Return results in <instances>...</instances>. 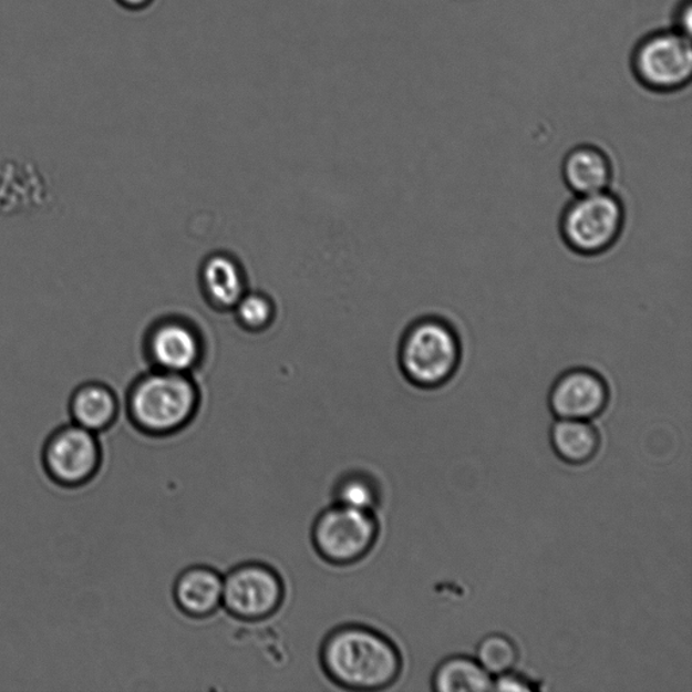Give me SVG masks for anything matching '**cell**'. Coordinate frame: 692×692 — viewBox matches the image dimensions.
<instances>
[{
	"label": "cell",
	"mask_w": 692,
	"mask_h": 692,
	"mask_svg": "<svg viewBox=\"0 0 692 692\" xmlns=\"http://www.w3.org/2000/svg\"><path fill=\"white\" fill-rule=\"evenodd\" d=\"M396 358L403 378L415 389L438 390L461 369V333L443 316H421L403 330Z\"/></svg>",
	"instance_id": "3"
},
{
	"label": "cell",
	"mask_w": 692,
	"mask_h": 692,
	"mask_svg": "<svg viewBox=\"0 0 692 692\" xmlns=\"http://www.w3.org/2000/svg\"><path fill=\"white\" fill-rule=\"evenodd\" d=\"M320 660L324 675L349 691H382L402 673L403 660L394 641L364 624H345L323 640Z\"/></svg>",
	"instance_id": "1"
},
{
	"label": "cell",
	"mask_w": 692,
	"mask_h": 692,
	"mask_svg": "<svg viewBox=\"0 0 692 692\" xmlns=\"http://www.w3.org/2000/svg\"><path fill=\"white\" fill-rule=\"evenodd\" d=\"M277 302L268 291L249 289L231 310L233 320L247 332H262L277 318Z\"/></svg>",
	"instance_id": "18"
},
{
	"label": "cell",
	"mask_w": 692,
	"mask_h": 692,
	"mask_svg": "<svg viewBox=\"0 0 692 692\" xmlns=\"http://www.w3.org/2000/svg\"><path fill=\"white\" fill-rule=\"evenodd\" d=\"M122 8L133 11H141L148 9L155 0H116Z\"/></svg>",
	"instance_id": "22"
},
{
	"label": "cell",
	"mask_w": 692,
	"mask_h": 692,
	"mask_svg": "<svg viewBox=\"0 0 692 692\" xmlns=\"http://www.w3.org/2000/svg\"><path fill=\"white\" fill-rule=\"evenodd\" d=\"M333 499L334 504L375 512L382 500L381 486L372 475L363 471H352L337 479Z\"/></svg>",
	"instance_id": "17"
},
{
	"label": "cell",
	"mask_w": 692,
	"mask_h": 692,
	"mask_svg": "<svg viewBox=\"0 0 692 692\" xmlns=\"http://www.w3.org/2000/svg\"><path fill=\"white\" fill-rule=\"evenodd\" d=\"M200 403L194 375L153 369L128 390L127 415L146 436L169 437L192 424Z\"/></svg>",
	"instance_id": "2"
},
{
	"label": "cell",
	"mask_w": 692,
	"mask_h": 692,
	"mask_svg": "<svg viewBox=\"0 0 692 692\" xmlns=\"http://www.w3.org/2000/svg\"><path fill=\"white\" fill-rule=\"evenodd\" d=\"M375 512L339 504L324 508L312 524L311 543L329 565L345 567L365 559L379 538Z\"/></svg>",
	"instance_id": "5"
},
{
	"label": "cell",
	"mask_w": 692,
	"mask_h": 692,
	"mask_svg": "<svg viewBox=\"0 0 692 692\" xmlns=\"http://www.w3.org/2000/svg\"><path fill=\"white\" fill-rule=\"evenodd\" d=\"M633 69L639 81L651 90L682 89L692 75L690 35L670 30L647 37L636 49Z\"/></svg>",
	"instance_id": "7"
},
{
	"label": "cell",
	"mask_w": 692,
	"mask_h": 692,
	"mask_svg": "<svg viewBox=\"0 0 692 692\" xmlns=\"http://www.w3.org/2000/svg\"><path fill=\"white\" fill-rule=\"evenodd\" d=\"M224 577L216 568L193 566L176 578L174 600L187 617L204 620L223 606Z\"/></svg>",
	"instance_id": "12"
},
{
	"label": "cell",
	"mask_w": 692,
	"mask_h": 692,
	"mask_svg": "<svg viewBox=\"0 0 692 692\" xmlns=\"http://www.w3.org/2000/svg\"><path fill=\"white\" fill-rule=\"evenodd\" d=\"M475 659L489 675L495 678L516 669L519 652L510 637L493 633L479 642Z\"/></svg>",
	"instance_id": "19"
},
{
	"label": "cell",
	"mask_w": 692,
	"mask_h": 692,
	"mask_svg": "<svg viewBox=\"0 0 692 692\" xmlns=\"http://www.w3.org/2000/svg\"><path fill=\"white\" fill-rule=\"evenodd\" d=\"M145 351L153 369L193 375L204 363L206 339L193 318L175 312L152 324Z\"/></svg>",
	"instance_id": "8"
},
{
	"label": "cell",
	"mask_w": 692,
	"mask_h": 692,
	"mask_svg": "<svg viewBox=\"0 0 692 692\" xmlns=\"http://www.w3.org/2000/svg\"><path fill=\"white\" fill-rule=\"evenodd\" d=\"M494 690L505 692H530L540 690V685L530 681L529 678L520 675V673L512 670L493 678V691Z\"/></svg>",
	"instance_id": "20"
},
{
	"label": "cell",
	"mask_w": 692,
	"mask_h": 692,
	"mask_svg": "<svg viewBox=\"0 0 692 692\" xmlns=\"http://www.w3.org/2000/svg\"><path fill=\"white\" fill-rule=\"evenodd\" d=\"M120 402L114 391L102 383H89L73 394L71 415L73 424L101 433L118 419Z\"/></svg>",
	"instance_id": "14"
},
{
	"label": "cell",
	"mask_w": 692,
	"mask_h": 692,
	"mask_svg": "<svg viewBox=\"0 0 692 692\" xmlns=\"http://www.w3.org/2000/svg\"><path fill=\"white\" fill-rule=\"evenodd\" d=\"M561 177L574 195L606 192L614 179L608 153L597 145L581 144L567 152L561 162Z\"/></svg>",
	"instance_id": "13"
},
{
	"label": "cell",
	"mask_w": 692,
	"mask_h": 692,
	"mask_svg": "<svg viewBox=\"0 0 692 692\" xmlns=\"http://www.w3.org/2000/svg\"><path fill=\"white\" fill-rule=\"evenodd\" d=\"M102 446L96 433L72 424L59 428L47 441L44 465L54 483L63 487L87 485L100 473Z\"/></svg>",
	"instance_id": "9"
},
{
	"label": "cell",
	"mask_w": 692,
	"mask_h": 692,
	"mask_svg": "<svg viewBox=\"0 0 692 692\" xmlns=\"http://www.w3.org/2000/svg\"><path fill=\"white\" fill-rule=\"evenodd\" d=\"M549 438L556 456L571 465L590 463L600 446L599 433L591 421L557 419Z\"/></svg>",
	"instance_id": "15"
},
{
	"label": "cell",
	"mask_w": 692,
	"mask_h": 692,
	"mask_svg": "<svg viewBox=\"0 0 692 692\" xmlns=\"http://www.w3.org/2000/svg\"><path fill=\"white\" fill-rule=\"evenodd\" d=\"M198 290L210 308L231 311L249 290V277L235 254L217 250L202 260L197 271Z\"/></svg>",
	"instance_id": "11"
},
{
	"label": "cell",
	"mask_w": 692,
	"mask_h": 692,
	"mask_svg": "<svg viewBox=\"0 0 692 692\" xmlns=\"http://www.w3.org/2000/svg\"><path fill=\"white\" fill-rule=\"evenodd\" d=\"M610 388L600 373L574 366L556 378L548 404L556 419L592 421L608 409Z\"/></svg>",
	"instance_id": "10"
},
{
	"label": "cell",
	"mask_w": 692,
	"mask_h": 692,
	"mask_svg": "<svg viewBox=\"0 0 692 692\" xmlns=\"http://www.w3.org/2000/svg\"><path fill=\"white\" fill-rule=\"evenodd\" d=\"M678 23H679V32H682L685 35L690 34V30H691V3L690 0H688V2H685L684 8L681 9V11H679V16H678Z\"/></svg>",
	"instance_id": "21"
},
{
	"label": "cell",
	"mask_w": 692,
	"mask_h": 692,
	"mask_svg": "<svg viewBox=\"0 0 692 692\" xmlns=\"http://www.w3.org/2000/svg\"><path fill=\"white\" fill-rule=\"evenodd\" d=\"M627 224V207L609 192L575 195L562 208L559 233L575 255L596 257L609 252L620 240Z\"/></svg>",
	"instance_id": "4"
},
{
	"label": "cell",
	"mask_w": 692,
	"mask_h": 692,
	"mask_svg": "<svg viewBox=\"0 0 692 692\" xmlns=\"http://www.w3.org/2000/svg\"><path fill=\"white\" fill-rule=\"evenodd\" d=\"M285 597L283 579L277 569L266 562H244L224 577L223 606L237 620H267L277 614Z\"/></svg>",
	"instance_id": "6"
},
{
	"label": "cell",
	"mask_w": 692,
	"mask_h": 692,
	"mask_svg": "<svg viewBox=\"0 0 692 692\" xmlns=\"http://www.w3.org/2000/svg\"><path fill=\"white\" fill-rule=\"evenodd\" d=\"M432 689L437 692L493 691V676L476 659L456 654L441 661L434 670Z\"/></svg>",
	"instance_id": "16"
}]
</instances>
